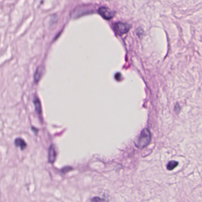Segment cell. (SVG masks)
<instances>
[{
    "label": "cell",
    "mask_w": 202,
    "mask_h": 202,
    "mask_svg": "<svg viewBox=\"0 0 202 202\" xmlns=\"http://www.w3.org/2000/svg\"><path fill=\"white\" fill-rule=\"evenodd\" d=\"M33 103H34L35 109L37 113L38 114H41L42 112V107H41V104L39 99L37 97H35L33 100Z\"/></svg>",
    "instance_id": "8992f818"
},
{
    "label": "cell",
    "mask_w": 202,
    "mask_h": 202,
    "mask_svg": "<svg viewBox=\"0 0 202 202\" xmlns=\"http://www.w3.org/2000/svg\"><path fill=\"white\" fill-rule=\"evenodd\" d=\"M174 110H175V112L177 113H179V112H180V110H181V107H180V104H179L178 103H176V104H175V106Z\"/></svg>",
    "instance_id": "9c48e42d"
},
{
    "label": "cell",
    "mask_w": 202,
    "mask_h": 202,
    "mask_svg": "<svg viewBox=\"0 0 202 202\" xmlns=\"http://www.w3.org/2000/svg\"><path fill=\"white\" fill-rule=\"evenodd\" d=\"M151 139V134L149 130L145 128L142 130L140 136L136 143V146L139 149H144L150 143Z\"/></svg>",
    "instance_id": "6da1fadb"
},
{
    "label": "cell",
    "mask_w": 202,
    "mask_h": 202,
    "mask_svg": "<svg viewBox=\"0 0 202 202\" xmlns=\"http://www.w3.org/2000/svg\"><path fill=\"white\" fill-rule=\"evenodd\" d=\"M42 69H41L40 68H37L36 72L35 73V75H34V80L37 83L39 81L41 76H42Z\"/></svg>",
    "instance_id": "ba28073f"
},
{
    "label": "cell",
    "mask_w": 202,
    "mask_h": 202,
    "mask_svg": "<svg viewBox=\"0 0 202 202\" xmlns=\"http://www.w3.org/2000/svg\"><path fill=\"white\" fill-rule=\"evenodd\" d=\"M71 169H72V168H71V167H65V168H64L62 169V171H63L64 173H66L68 172V171H70Z\"/></svg>",
    "instance_id": "30bf717a"
},
{
    "label": "cell",
    "mask_w": 202,
    "mask_h": 202,
    "mask_svg": "<svg viewBox=\"0 0 202 202\" xmlns=\"http://www.w3.org/2000/svg\"><path fill=\"white\" fill-rule=\"evenodd\" d=\"M101 200H104L103 199H96V198H94L93 199H92L91 200V201H101Z\"/></svg>",
    "instance_id": "8fae6325"
},
{
    "label": "cell",
    "mask_w": 202,
    "mask_h": 202,
    "mask_svg": "<svg viewBox=\"0 0 202 202\" xmlns=\"http://www.w3.org/2000/svg\"><path fill=\"white\" fill-rule=\"evenodd\" d=\"M178 162H177L175 161H171L167 164V170H169V171H171L175 168H176L178 166Z\"/></svg>",
    "instance_id": "52a82bcc"
},
{
    "label": "cell",
    "mask_w": 202,
    "mask_h": 202,
    "mask_svg": "<svg viewBox=\"0 0 202 202\" xmlns=\"http://www.w3.org/2000/svg\"><path fill=\"white\" fill-rule=\"evenodd\" d=\"M98 13L101 15V17L106 20H110L113 17L115 13L110 9L107 7H102L98 10Z\"/></svg>",
    "instance_id": "3957f363"
},
{
    "label": "cell",
    "mask_w": 202,
    "mask_h": 202,
    "mask_svg": "<svg viewBox=\"0 0 202 202\" xmlns=\"http://www.w3.org/2000/svg\"><path fill=\"white\" fill-rule=\"evenodd\" d=\"M130 28L131 26L129 24L122 22H118L115 24L114 30L116 34L121 36L127 33L129 31Z\"/></svg>",
    "instance_id": "7a4b0ae2"
},
{
    "label": "cell",
    "mask_w": 202,
    "mask_h": 202,
    "mask_svg": "<svg viewBox=\"0 0 202 202\" xmlns=\"http://www.w3.org/2000/svg\"><path fill=\"white\" fill-rule=\"evenodd\" d=\"M57 157V152L55 151V148L53 145H51L49 149L48 153V159L49 162L50 163H54Z\"/></svg>",
    "instance_id": "277c9868"
},
{
    "label": "cell",
    "mask_w": 202,
    "mask_h": 202,
    "mask_svg": "<svg viewBox=\"0 0 202 202\" xmlns=\"http://www.w3.org/2000/svg\"><path fill=\"white\" fill-rule=\"evenodd\" d=\"M15 145L17 147H20L21 150H23L26 148L27 144L26 142L21 138H17L15 140Z\"/></svg>",
    "instance_id": "5b68a950"
}]
</instances>
